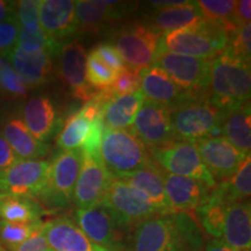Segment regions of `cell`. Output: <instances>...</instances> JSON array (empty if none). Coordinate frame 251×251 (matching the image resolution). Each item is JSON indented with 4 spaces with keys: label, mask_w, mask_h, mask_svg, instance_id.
Here are the masks:
<instances>
[{
    "label": "cell",
    "mask_w": 251,
    "mask_h": 251,
    "mask_svg": "<svg viewBox=\"0 0 251 251\" xmlns=\"http://www.w3.org/2000/svg\"><path fill=\"white\" fill-rule=\"evenodd\" d=\"M85 47L79 41L67 43L59 51L58 74L62 83L74 98L89 101L98 91L90 86L86 79Z\"/></svg>",
    "instance_id": "5bb4252c"
},
{
    "label": "cell",
    "mask_w": 251,
    "mask_h": 251,
    "mask_svg": "<svg viewBox=\"0 0 251 251\" xmlns=\"http://www.w3.org/2000/svg\"><path fill=\"white\" fill-rule=\"evenodd\" d=\"M143 93L139 92L128 96L114 97L102 111L105 128L108 129H126L133 125L134 119L144 101Z\"/></svg>",
    "instance_id": "f1b7e54d"
},
{
    "label": "cell",
    "mask_w": 251,
    "mask_h": 251,
    "mask_svg": "<svg viewBox=\"0 0 251 251\" xmlns=\"http://www.w3.org/2000/svg\"><path fill=\"white\" fill-rule=\"evenodd\" d=\"M141 89V71L126 67L122 70L113 85L109 87L115 97L128 96L139 92Z\"/></svg>",
    "instance_id": "ab89813d"
},
{
    "label": "cell",
    "mask_w": 251,
    "mask_h": 251,
    "mask_svg": "<svg viewBox=\"0 0 251 251\" xmlns=\"http://www.w3.org/2000/svg\"><path fill=\"white\" fill-rule=\"evenodd\" d=\"M141 89L144 98L161 103L169 109L192 98H198L178 87L162 69L155 65L141 71Z\"/></svg>",
    "instance_id": "ffe728a7"
},
{
    "label": "cell",
    "mask_w": 251,
    "mask_h": 251,
    "mask_svg": "<svg viewBox=\"0 0 251 251\" xmlns=\"http://www.w3.org/2000/svg\"><path fill=\"white\" fill-rule=\"evenodd\" d=\"M202 251H236L226 244L221 238H212L205 244Z\"/></svg>",
    "instance_id": "7dc6e473"
},
{
    "label": "cell",
    "mask_w": 251,
    "mask_h": 251,
    "mask_svg": "<svg viewBox=\"0 0 251 251\" xmlns=\"http://www.w3.org/2000/svg\"><path fill=\"white\" fill-rule=\"evenodd\" d=\"M0 251H6V250L4 249V247H2L1 243H0Z\"/></svg>",
    "instance_id": "c3c4849f"
},
{
    "label": "cell",
    "mask_w": 251,
    "mask_h": 251,
    "mask_svg": "<svg viewBox=\"0 0 251 251\" xmlns=\"http://www.w3.org/2000/svg\"><path fill=\"white\" fill-rule=\"evenodd\" d=\"M203 20L197 1H179L174 6L157 9L146 25L155 33L163 35Z\"/></svg>",
    "instance_id": "484cf974"
},
{
    "label": "cell",
    "mask_w": 251,
    "mask_h": 251,
    "mask_svg": "<svg viewBox=\"0 0 251 251\" xmlns=\"http://www.w3.org/2000/svg\"><path fill=\"white\" fill-rule=\"evenodd\" d=\"M159 34L142 24L122 27L113 36L111 45L118 50L126 67L142 71L151 67L158 51Z\"/></svg>",
    "instance_id": "30bf717a"
},
{
    "label": "cell",
    "mask_w": 251,
    "mask_h": 251,
    "mask_svg": "<svg viewBox=\"0 0 251 251\" xmlns=\"http://www.w3.org/2000/svg\"><path fill=\"white\" fill-rule=\"evenodd\" d=\"M74 221L91 242L107 251H122L127 235L119 229L107 209L97 205L86 209H76Z\"/></svg>",
    "instance_id": "4fadbf2b"
},
{
    "label": "cell",
    "mask_w": 251,
    "mask_h": 251,
    "mask_svg": "<svg viewBox=\"0 0 251 251\" xmlns=\"http://www.w3.org/2000/svg\"><path fill=\"white\" fill-rule=\"evenodd\" d=\"M40 0H23L15 2V19L19 27L28 31L41 30Z\"/></svg>",
    "instance_id": "74e56055"
},
{
    "label": "cell",
    "mask_w": 251,
    "mask_h": 251,
    "mask_svg": "<svg viewBox=\"0 0 251 251\" xmlns=\"http://www.w3.org/2000/svg\"><path fill=\"white\" fill-rule=\"evenodd\" d=\"M165 171L153 161L151 165L120 179L134 188L159 214L172 213L164 190Z\"/></svg>",
    "instance_id": "7402d4cb"
},
{
    "label": "cell",
    "mask_w": 251,
    "mask_h": 251,
    "mask_svg": "<svg viewBox=\"0 0 251 251\" xmlns=\"http://www.w3.org/2000/svg\"><path fill=\"white\" fill-rule=\"evenodd\" d=\"M0 92L11 98L26 97L28 87L12 67L8 54H0Z\"/></svg>",
    "instance_id": "8d00e7d4"
},
{
    "label": "cell",
    "mask_w": 251,
    "mask_h": 251,
    "mask_svg": "<svg viewBox=\"0 0 251 251\" xmlns=\"http://www.w3.org/2000/svg\"><path fill=\"white\" fill-rule=\"evenodd\" d=\"M214 191L227 203L249 200L251 193V159L250 156L242 162L230 179L218 183Z\"/></svg>",
    "instance_id": "1f68e13d"
},
{
    "label": "cell",
    "mask_w": 251,
    "mask_h": 251,
    "mask_svg": "<svg viewBox=\"0 0 251 251\" xmlns=\"http://www.w3.org/2000/svg\"><path fill=\"white\" fill-rule=\"evenodd\" d=\"M197 5L203 19L224 28L229 37L240 28L235 19L236 1L234 0H200Z\"/></svg>",
    "instance_id": "d6a6232c"
},
{
    "label": "cell",
    "mask_w": 251,
    "mask_h": 251,
    "mask_svg": "<svg viewBox=\"0 0 251 251\" xmlns=\"http://www.w3.org/2000/svg\"><path fill=\"white\" fill-rule=\"evenodd\" d=\"M185 92L198 98H208L211 61L158 50L153 61Z\"/></svg>",
    "instance_id": "52a82bcc"
},
{
    "label": "cell",
    "mask_w": 251,
    "mask_h": 251,
    "mask_svg": "<svg viewBox=\"0 0 251 251\" xmlns=\"http://www.w3.org/2000/svg\"><path fill=\"white\" fill-rule=\"evenodd\" d=\"M12 67L28 89L47 84L52 71L51 55L45 50L26 52L14 47L8 54Z\"/></svg>",
    "instance_id": "603a6c76"
},
{
    "label": "cell",
    "mask_w": 251,
    "mask_h": 251,
    "mask_svg": "<svg viewBox=\"0 0 251 251\" xmlns=\"http://www.w3.org/2000/svg\"><path fill=\"white\" fill-rule=\"evenodd\" d=\"M250 62L242 61L225 50L211 61L208 99L216 107L227 113L250 102Z\"/></svg>",
    "instance_id": "7a4b0ae2"
},
{
    "label": "cell",
    "mask_w": 251,
    "mask_h": 251,
    "mask_svg": "<svg viewBox=\"0 0 251 251\" xmlns=\"http://www.w3.org/2000/svg\"><path fill=\"white\" fill-rule=\"evenodd\" d=\"M18 159H39L48 152V144L37 141L27 129L23 119L11 118L1 131Z\"/></svg>",
    "instance_id": "4316f807"
},
{
    "label": "cell",
    "mask_w": 251,
    "mask_h": 251,
    "mask_svg": "<svg viewBox=\"0 0 251 251\" xmlns=\"http://www.w3.org/2000/svg\"><path fill=\"white\" fill-rule=\"evenodd\" d=\"M134 4L107 0L75 1V20L77 31L98 34L108 25L117 23L129 13Z\"/></svg>",
    "instance_id": "2e32d148"
},
{
    "label": "cell",
    "mask_w": 251,
    "mask_h": 251,
    "mask_svg": "<svg viewBox=\"0 0 251 251\" xmlns=\"http://www.w3.org/2000/svg\"><path fill=\"white\" fill-rule=\"evenodd\" d=\"M100 205L107 209L119 229L127 236L141 222L159 215L141 194L120 179L111 180Z\"/></svg>",
    "instance_id": "8992f818"
},
{
    "label": "cell",
    "mask_w": 251,
    "mask_h": 251,
    "mask_svg": "<svg viewBox=\"0 0 251 251\" xmlns=\"http://www.w3.org/2000/svg\"><path fill=\"white\" fill-rule=\"evenodd\" d=\"M17 159L18 158L15 156L13 149L11 148L7 141L0 133V175L7 170Z\"/></svg>",
    "instance_id": "ee69618b"
},
{
    "label": "cell",
    "mask_w": 251,
    "mask_h": 251,
    "mask_svg": "<svg viewBox=\"0 0 251 251\" xmlns=\"http://www.w3.org/2000/svg\"><path fill=\"white\" fill-rule=\"evenodd\" d=\"M119 72L109 68L91 50L86 58V79L96 91L107 90L113 85Z\"/></svg>",
    "instance_id": "e575fe53"
},
{
    "label": "cell",
    "mask_w": 251,
    "mask_h": 251,
    "mask_svg": "<svg viewBox=\"0 0 251 251\" xmlns=\"http://www.w3.org/2000/svg\"><path fill=\"white\" fill-rule=\"evenodd\" d=\"M228 205L229 203L213 190L208 200L194 211L200 228L212 238H222L226 208Z\"/></svg>",
    "instance_id": "4dcf8cb0"
},
{
    "label": "cell",
    "mask_w": 251,
    "mask_h": 251,
    "mask_svg": "<svg viewBox=\"0 0 251 251\" xmlns=\"http://www.w3.org/2000/svg\"><path fill=\"white\" fill-rule=\"evenodd\" d=\"M235 19L238 27H243L250 24L251 19V1L250 0H241L236 1L235 7Z\"/></svg>",
    "instance_id": "f6af8a7d"
},
{
    "label": "cell",
    "mask_w": 251,
    "mask_h": 251,
    "mask_svg": "<svg viewBox=\"0 0 251 251\" xmlns=\"http://www.w3.org/2000/svg\"><path fill=\"white\" fill-rule=\"evenodd\" d=\"M39 18L42 30L61 45L77 31L72 0H42Z\"/></svg>",
    "instance_id": "44dd1931"
},
{
    "label": "cell",
    "mask_w": 251,
    "mask_h": 251,
    "mask_svg": "<svg viewBox=\"0 0 251 251\" xmlns=\"http://www.w3.org/2000/svg\"><path fill=\"white\" fill-rule=\"evenodd\" d=\"M221 240L236 251H250L251 207L249 200L229 203L227 206Z\"/></svg>",
    "instance_id": "cb8c5ba5"
},
{
    "label": "cell",
    "mask_w": 251,
    "mask_h": 251,
    "mask_svg": "<svg viewBox=\"0 0 251 251\" xmlns=\"http://www.w3.org/2000/svg\"><path fill=\"white\" fill-rule=\"evenodd\" d=\"M125 247L127 251H202L205 236L190 213H169L137 225Z\"/></svg>",
    "instance_id": "6da1fadb"
},
{
    "label": "cell",
    "mask_w": 251,
    "mask_h": 251,
    "mask_svg": "<svg viewBox=\"0 0 251 251\" xmlns=\"http://www.w3.org/2000/svg\"><path fill=\"white\" fill-rule=\"evenodd\" d=\"M196 146L202 163L220 183L230 179L247 158L224 136L208 137Z\"/></svg>",
    "instance_id": "e0dca14e"
},
{
    "label": "cell",
    "mask_w": 251,
    "mask_h": 251,
    "mask_svg": "<svg viewBox=\"0 0 251 251\" xmlns=\"http://www.w3.org/2000/svg\"><path fill=\"white\" fill-rule=\"evenodd\" d=\"M49 171L45 159H17L0 175V198H37L48 185Z\"/></svg>",
    "instance_id": "8fae6325"
},
{
    "label": "cell",
    "mask_w": 251,
    "mask_h": 251,
    "mask_svg": "<svg viewBox=\"0 0 251 251\" xmlns=\"http://www.w3.org/2000/svg\"><path fill=\"white\" fill-rule=\"evenodd\" d=\"M250 102L225 113L221 135L244 157L250 156L251 149Z\"/></svg>",
    "instance_id": "83f0119b"
},
{
    "label": "cell",
    "mask_w": 251,
    "mask_h": 251,
    "mask_svg": "<svg viewBox=\"0 0 251 251\" xmlns=\"http://www.w3.org/2000/svg\"><path fill=\"white\" fill-rule=\"evenodd\" d=\"M228 43L227 31L203 19L181 29L163 34L159 37L158 50L213 61L224 54Z\"/></svg>",
    "instance_id": "3957f363"
},
{
    "label": "cell",
    "mask_w": 251,
    "mask_h": 251,
    "mask_svg": "<svg viewBox=\"0 0 251 251\" xmlns=\"http://www.w3.org/2000/svg\"><path fill=\"white\" fill-rule=\"evenodd\" d=\"M91 122L78 111L67 119L57 136V146L64 151L80 150L90 134Z\"/></svg>",
    "instance_id": "836d02e7"
},
{
    "label": "cell",
    "mask_w": 251,
    "mask_h": 251,
    "mask_svg": "<svg viewBox=\"0 0 251 251\" xmlns=\"http://www.w3.org/2000/svg\"><path fill=\"white\" fill-rule=\"evenodd\" d=\"M42 233L51 251H107L91 242L69 216L43 224Z\"/></svg>",
    "instance_id": "d6986e66"
},
{
    "label": "cell",
    "mask_w": 251,
    "mask_h": 251,
    "mask_svg": "<svg viewBox=\"0 0 251 251\" xmlns=\"http://www.w3.org/2000/svg\"><path fill=\"white\" fill-rule=\"evenodd\" d=\"M149 151L153 161L171 175L200 180L211 188H215L218 185V181L200 158L196 143L175 140Z\"/></svg>",
    "instance_id": "9c48e42d"
},
{
    "label": "cell",
    "mask_w": 251,
    "mask_h": 251,
    "mask_svg": "<svg viewBox=\"0 0 251 251\" xmlns=\"http://www.w3.org/2000/svg\"><path fill=\"white\" fill-rule=\"evenodd\" d=\"M164 190L172 213H190L206 202L214 188L200 180L165 171Z\"/></svg>",
    "instance_id": "ac0fdd59"
},
{
    "label": "cell",
    "mask_w": 251,
    "mask_h": 251,
    "mask_svg": "<svg viewBox=\"0 0 251 251\" xmlns=\"http://www.w3.org/2000/svg\"><path fill=\"white\" fill-rule=\"evenodd\" d=\"M43 222L35 224H15V222L0 221V243L8 249L19 246L28 240L31 235L42 229Z\"/></svg>",
    "instance_id": "d590c367"
},
{
    "label": "cell",
    "mask_w": 251,
    "mask_h": 251,
    "mask_svg": "<svg viewBox=\"0 0 251 251\" xmlns=\"http://www.w3.org/2000/svg\"><path fill=\"white\" fill-rule=\"evenodd\" d=\"M83 155L80 150L57 153L50 164L48 185L39 199L50 209L65 208L72 202V194L79 176Z\"/></svg>",
    "instance_id": "ba28073f"
},
{
    "label": "cell",
    "mask_w": 251,
    "mask_h": 251,
    "mask_svg": "<svg viewBox=\"0 0 251 251\" xmlns=\"http://www.w3.org/2000/svg\"><path fill=\"white\" fill-rule=\"evenodd\" d=\"M225 113L208 98H192L170 109L175 140L197 143L221 135Z\"/></svg>",
    "instance_id": "5b68a950"
},
{
    "label": "cell",
    "mask_w": 251,
    "mask_h": 251,
    "mask_svg": "<svg viewBox=\"0 0 251 251\" xmlns=\"http://www.w3.org/2000/svg\"><path fill=\"white\" fill-rule=\"evenodd\" d=\"M7 251H51L49 249L48 244L42 233V229L33 234L28 240L19 246L8 249Z\"/></svg>",
    "instance_id": "7bdbcfd3"
},
{
    "label": "cell",
    "mask_w": 251,
    "mask_h": 251,
    "mask_svg": "<svg viewBox=\"0 0 251 251\" xmlns=\"http://www.w3.org/2000/svg\"><path fill=\"white\" fill-rule=\"evenodd\" d=\"M45 209L33 198H0V221L15 224H35L42 221Z\"/></svg>",
    "instance_id": "f546056e"
},
{
    "label": "cell",
    "mask_w": 251,
    "mask_h": 251,
    "mask_svg": "<svg viewBox=\"0 0 251 251\" xmlns=\"http://www.w3.org/2000/svg\"><path fill=\"white\" fill-rule=\"evenodd\" d=\"M92 51L103 63H106L109 68H112L113 70L119 72V74L126 68V64L122 61L120 54L111 43H100V45L94 47Z\"/></svg>",
    "instance_id": "b9f144b4"
},
{
    "label": "cell",
    "mask_w": 251,
    "mask_h": 251,
    "mask_svg": "<svg viewBox=\"0 0 251 251\" xmlns=\"http://www.w3.org/2000/svg\"><path fill=\"white\" fill-rule=\"evenodd\" d=\"M23 115L27 129L42 143L52 136L59 122L54 103L47 97L30 98L25 103Z\"/></svg>",
    "instance_id": "d4e9b609"
},
{
    "label": "cell",
    "mask_w": 251,
    "mask_h": 251,
    "mask_svg": "<svg viewBox=\"0 0 251 251\" xmlns=\"http://www.w3.org/2000/svg\"><path fill=\"white\" fill-rule=\"evenodd\" d=\"M251 25L240 27L229 37V43L226 51L242 61L250 62L251 56Z\"/></svg>",
    "instance_id": "f35d334b"
},
{
    "label": "cell",
    "mask_w": 251,
    "mask_h": 251,
    "mask_svg": "<svg viewBox=\"0 0 251 251\" xmlns=\"http://www.w3.org/2000/svg\"><path fill=\"white\" fill-rule=\"evenodd\" d=\"M15 18V2L0 0V23Z\"/></svg>",
    "instance_id": "bcb514c9"
},
{
    "label": "cell",
    "mask_w": 251,
    "mask_h": 251,
    "mask_svg": "<svg viewBox=\"0 0 251 251\" xmlns=\"http://www.w3.org/2000/svg\"><path fill=\"white\" fill-rule=\"evenodd\" d=\"M111 180V176L103 168L100 158L83 155L80 172L72 194V202L76 209L99 205L107 192Z\"/></svg>",
    "instance_id": "9a60e30c"
},
{
    "label": "cell",
    "mask_w": 251,
    "mask_h": 251,
    "mask_svg": "<svg viewBox=\"0 0 251 251\" xmlns=\"http://www.w3.org/2000/svg\"><path fill=\"white\" fill-rule=\"evenodd\" d=\"M130 130L149 150L175 141L170 122V109L148 99H144Z\"/></svg>",
    "instance_id": "7c38bea8"
},
{
    "label": "cell",
    "mask_w": 251,
    "mask_h": 251,
    "mask_svg": "<svg viewBox=\"0 0 251 251\" xmlns=\"http://www.w3.org/2000/svg\"><path fill=\"white\" fill-rule=\"evenodd\" d=\"M99 158L112 179H124L153 163V158L131 130L105 128Z\"/></svg>",
    "instance_id": "277c9868"
},
{
    "label": "cell",
    "mask_w": 251,
    "mask_h": 251,
    "mask_svg": "<svg viewBox=\"0 0 251 251\" xmlns=\"http://www.w3.org/2000/svg\"><path fill=\"white\" fill-rule=\"evenodd\" d=\"M19 29L20 27L15 18L0 23V54H9L17 46Z\"/></svg>",
    "instance_id": "60d3db41"
}]
</instances>
